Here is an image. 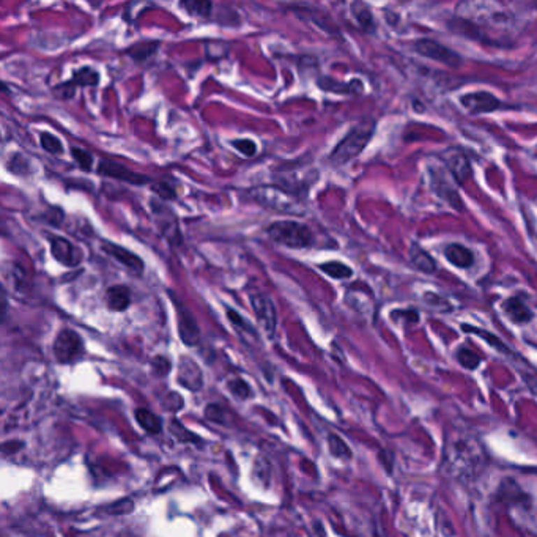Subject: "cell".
I'll use <instances>...</instances> for the list:
<instances>
[{
    "instance_id": "30bf717a",
    "label": "cell",
    "mask_w": 537,
    "mask_h": 537,
    "mask_svg": "<svg viewBox=\"0 0 537 537\" xmlns=\"http://www.w3.org/2000/svg\"><path fill=\"white\" fill-rule=\"evenodd\" d=\"M49 248H51V256L54 257V260L66 268L79 267L84 258L82 251L65 237H49Z\"/></svg>"
},
{
    "instance_id": "7402d4cb",
    "label": "cell",
    "mask_w": 537,
    "mask_h": 537,
    "mask_svg": "<svg viewBox=\"0 0 537 537\" xmlns=\"http://www.w3.org/2000/svg\"><path fill=\"white\" fill-rule=\"evenodd\" d=\"M318 87L325 90V91H332V94H361L362 91V84L360 81H353L350 84H344V82H337L331 78H322L318 79Z\"/></svg>"
},
{
    "instance_id": "7a4b0ae2",
    "label": "cell",
    "mask_w": 537,
    "mask_h": 537,
    "mask_svg": "<svg viewBox=\"0 0 537 537\" xmlns=\"http://www.w3.org/2000/svg\"><path fill=\"white\" fill-rule=\"evenodd\" d=\"M459 16L476 27L487 26L492 29H509L515 21L512 11L496 3H464L459 7Z\"/></svg>"
},
{
    "instance_id": "bcb514c9",
    "label": "cell",
    "mask_w": 537,
    "mask_h": 537,
    "mask_svg": "<svg viewBox=\"0 0 537 537\" xmlns=\"http://www.w3.org/2000/svg\"><path fill=\"white\" fill-rule=\"evenodd\" d=\"M396 316L410 320V322H413V323H416L418 320H419V316H418L416 311H397V312H392V317H396Z\"/></svg>"
},
{
    "instance_id": "e575fe53",
    "label": "cell",
    "mask_w": 537,
    "mask_h": 537,
    "mask_svg": "<svg viewBox=\"0 0 537 537\" xmlns=\"http://www.w3.org/2000/svg\"><path fill=\"white\" fill-rule=\"evenodd\" d=\"M457 360L459 362L468 370H474L479 367L480 364V356L478 353H474L470 348H460L457 351Z\"/></svg>"
},
{
    "instance_id": "9a60e30c",
    "label": "cell",
    "mask_w": 537,
    "mask_h": 537,
    "mask_svg": "<svg viewBox=\"0 0 537 537\" xmlns=\"http://www.w3.org/2000/svg\"><path fill=\"white\" fill-rule=\"evenodd\" d=\"M446 172L438 169V168H430V180H432V188H434L435 193L441 197V199L446 200L449 205H453L454 208L460 209L464 208V203H462V197L457 194V191L450 186V183L446 180Z\"/></svg>"
},
{
    "instance_id": "b9f144b4",
    "label": "cell",
    "mask_w": 537,
    "mask_h": 537,
    "mask_svg": "<svg viewBox=\"0 0 537 537\" xmlns=\"http://www.w3.org/2000/svg\"><path fill=\"white\" fill-rule=\"evenodd\" d=\"M152 367L156 375H168L170 372L172 364L165 356H155L152 360Z\"/></svg>"
},
{
    "instance_id": "ee69618b",
    "label": "cell",
    "mask_w": 537,
    "mask_h": 537,
    "mask_svg": "<svg viewBox=\"0 0 537 537\" xmlns=\"http://www.w3.org/2000/svg\"><path fill=\"white\" fill-rule=\"evenodd\" d=\"M205 416L209 419V421H214V422L224 421V413H222L221 406L218 405H208L205 410Z\"/></svg>"
},
{
    "instance_id": "2e32d148",
    "label": "cell",
    "mask_w": 537,
    "mask_h": 537,
    "mask_svg": "<svg viewBox=\"0 0 537 537\" xmlns=\"http://www.w3.org/2000/svg\"><path fill=\"white\" fill-rule=\"evenodd\" d=\"M496 499L499 503H504L508 506H529V495H527L514 479H504L499 484V489L496 493Z\"/></svg>"
},
{
    "instance_id": "7bdbcfd3",
    "label": "cell",
    "mask_w": 537,
    "mask_h": 537,
    "mask_svg": "<svg viewBox=\"0 0 537 537\" xmlns=\"http://www.w3.org/2000/svg\"><path fill=\"white\" fill-rule=\"evenodd\" d=\"M422 298H424V301L427 302L430 307H436V309H440V306H443L444 311L449 309L448 301L444 300V298H441L440 295H435V293H432V292H425L422 295Z\"/></svg>"
},
{
    "instance_id": "8fae6325",
    "label": "cell",
    "mask_w": 537,
    "mask_h": 537,
    "mask_svg": "<svg viewBox=\"0 0 537 537\" xmlns=\"http://www.w3.org/2000/svg\"><path fill=\"white\" fill-rule=\"evenodd\" d=\"M98 174L109 177V178H115V180L125 182L129 184H134V186H142V184H148L153 183L150 177H147L144 174H138V172L131 170L126 165L119 164L115 161H109V159H101L98 163Z\"/></svg>"
},
{
    "instance_id": "5bb4252c",
    "label": "cell",
    "mask_w": 537,
    "mask_h": 537,
    "mask_svg": "<svg viewBox=\"0 0 537 537\" xmlns=\"http://www.w3.org/2000/svg\"><path fill=\"white\" fill-rule=\"evenodd\" d=\"M462 106L471 114H485L496 110L501 106V101L496 96H493L489 91H473V94L464 95L460 98Z\"/></svg>"
},
{
    "instance_id": "f6af8a7d",
    "label": "cell",
    "mask_w": 537,
    "mask_h": 537,
    "mask_svg": "<svg viewBox=\"0 0 537 537\" xmlns=\"http://www.w3.org/2000/svg\"><path fill=\"white\" fill-rule=\"evenodd\" d=\"M24 446L22 441H7L2 444V454L3 455H10V454H16L17 450H21Z\"/></svg>"
},
{
    "instance_id": "3957f363",
    "label": "cell",
    "mask_w": 537,
    "mask_h": 537,
    "mask_svg": "<svg viewBox=\"0 0 537 537\" xmlns=\"http://www.w3.org/2000/svg\"><path fill=\"white\" fill-rule=\"evenodd\" d=\"M267 235L274 243L290 249H306L314 244V233L302 222L282 219L274 221L267 227Z\"/></svg>"
},
{
    "instance_id": "ffe728a7",
    "label": "cell",
    "mask_w": 537,
    "mask_h": 537,
    "mask_svg": "<svg viewBox=\"0 0 537 537\" xmlns=\"http://www.w3.org/2000/svg\"><path fill=\"white\" fill-rule=\"evenodd\" d=\"M444 256H446L448 260L457 268L466 270V268H471L474 265V254L462 244H455V243L449 244L446 251H444Z\"/></svg>"
},
{
    "instance_id": "1f68e13d",
    "label": "cell",
    "mask_w": 537,
    "mask_h": 537,
    "mask_svg": "<svg viewBox=\"0 0 537 537\" xmlns=\"http://www.w3.org/2000/svg\"><path fill=\"white\" fill-rule=\"evenodd\" d=\"M40 145L45 152L51 153V155H61L64 153V144L55 134H51L47 131L40 133Z\"/></svg>"
},
{
    "instance_id": "603a6c76",
    "label": "cell",
    "mask_w": 537,
    "mask_h": 537,
    "mask_svg": "<svg viewBox=\"0 0 537 537\" xmlns=\"http://www.w3.org/2000/svg\"><path fill=\"white\" fill-rule=\"evenodd\" d=\"M159 47V41H140V43H135V45L129 46L128 49H125V54L129 55L134 61H145L152 57V55H155L156 51Z\"/></svg>"
},
{
    "instance_id": "5b68a950",
    "label": "cell",
    "mask_w": 537,
    "mask_h": 537,
    "mask_svg": "<svg viewBox=\"0 0 537 537\" xmlns=\"http://www.w3.org/2000/svg\"><path fill=\"white\" fill-rule=\"evenodd\" d=\"M150 209L159 233H161L172 246H180L183 243V235L174 209L165 205L163 200L158 199L150 200Z\"/></svg>"
},
{
    "instance_id": "9c48e42d",
    "label": "cell",
    "mask_w": 537,
    "mask_h": 537,
    "mask_svg": "<svg viewBox=\"0 0 537 537\" xmlns=\"http://www.w3.org/2000/svg\"><path fill=\"white\" fill-rule=\"evenodd\" d=\"M415 51L419 55H422V57L440 61V64L453 66V68L460 66L462 64V57L457 52H454L453 49H449L446 46H443L441 43L429 40V38L418 40L415 43Z\"/></svg>"
},
{
    "instance_id": "4316f807",
    "label": "cell",
    "mask_w": 537,
    "mask_h": 537,
    "mask_svg": "<svg viewBox=\"0 0 537 537\" xmlns=\"http://www.w3.org/2000/svg\"><path fill=\"white\" fill-rule=\"evenodd\" d=\"M351 15H353L355 21L360 24V27L366 32H372L375 30V20L372 11L369 10L367 5H364L361 2H356L351 5Z\"/></svg>"
},
{
    "instance_id": "f35d334b",
    "label": "cell",
    "mask_w": 537,
    "mask_h": 537,
    "mask_svg": "<svg viewBox=\"0 0 537 537\" xmlns=\"http://www.w3.org/2000/svg\"><path fill=\"white\" fill-rule=\"evenodd\" d=\"M228 390H230V392L233 394V396L238 397V399H248L251 396L249 385L244 380H242V378L228 381Z\"/></svg>"
},
{
    "instance_id": "ba28073f",
    "label": "cell",
    "mask_w": 537,
    "mask_h": 537,
    "mask_svg": "<svg viewBox=\"0 0 537 537\" xmlns=\"http://www.w3.org/2000/svg\"><path fill=\"white\" fill-rule=\"evenodd\" d=\"M251 307L256 314L257 322L260 323L268 337H273L277 326V312L273 300L267 293H252Z\"/></svg>"
},
{
    "instance_id": "74e56055",
    "label": "cell",
    "mask_w": 537,
    "mask_h": 537,
    "mask_svg": "<svg viewBox=\"0 0 537 537\" xmlns=\"http://www.w3.org/2000/svg\"><path fill=\"white\" fill-rule=\"evenodd\" d=\"M134 509V503L129 498H123L120 501H115L112 504H109L104 508V512H108L110 515H123V514H129Z\"/></svg>"
},
{
    "instance_id": "f546056e",
    "label": "cell",
    "mask_w": 537,
    "mask_h": 537,
    "mask_svg": "<svg viewBox=\"0 0 537 537\" xmlns=\"http://www.w3.org/2000/svg\"><path fill=\"white\" fill-rule=\"evenodd\" d=\"M7 169L17 177H29L32 174V163L29 161V158H26L22 153H15L11 155V158L7 161Z\"/></svg>"
},
{
    "instance_id": "83f0119b",
    "label": "cell",
    "mask_w": 537,
    "mask_h": 537,
    "mask_svg": "<svg viewBox=\"0 0 537 537\" xmlns=\"http://www.w3.org/2000/svg\"><path fill=\"white\" fill-rule=\"evenodd\" d=\"M318 268L322 270L325 274H328L330 277H332V279H336V281L348 279V277L353 276V270H351L348 265H345L342 262H337V260L320 263Z\"/></svg>"
},
{
    "instance_id": "44dd1931",
    "label": "cell",
    "mask_w": 537,
    "mask_h": 537,
    "mask_svg": "<svg viewBox=\"0 0 537 537\" xmlns=\"http://www.w3.org/2000/svg\"><path fill=\"white\" fill-rule=\"evenodd\" d=\"M100 73L91 66H81L74 70L70 82L73 87H96L100 84Z\"/></svg>"
},
{
    "instance_id": "4dcf8cb0",
    "label": "cell",
    "mask_w": 537,
    "mask_h": 537,
    "mask_svg": "<svg viewBox=\"0 0 537 537\" xmlns=\"http://www.w3.org/2000/svg\"><path fill=\"white\" fill-rule=\"evenodd\" d=\"M226 316L228 318V322H230L233 326H235V330L238 332H248L249 336L252 337H257V332L254 330V326H252L248 320H246L242 314H238L237 311H233L232 307H226Z\"/></svg>"
},
{
    "instance_id": "836d02e7",
    "label": "cell",
    "mask_w": 537,
    "mask_h": 537,
    "mask_svg": "<svg viewBox=\"0 0 537 537\" xmlns=\"http://www.w3.org/2000/svg\"><path fill=\"white\" fill-rule=\"evenodd\" d=\"M71 156L82 170L87 172L94 168V155H91L90 152L82 150V148L79 147H71Z\"/></svg>"
},
{
    "instance_id": "d4e9b609",
    "label": "cell",
    "mask_w": 537,
    "mask_h": 537,
    "mask_svg": "<svg viewBox=\"0 0 537 537\" xmlns=\"http://www.w3.org/2000/svg\"><path fill=\"white\" fill-rule=\"evenodd\" d=\"M134 416L140 427L148 432V434H159V432L163 430V421L155 413L148 411L145 409H138L134 411Z\"/></svg>"
},
{
    "instance_id": "d6a6232c",
    "label": "cell",
    "mask_w": 537,
    "mask_h": 537,
    "mask_svg": "<svg viewBox=\"0 0 537 537\" xmlns=\"http://www.w3.org/2000/svg\"><path fill=\"white\" fill-rule=\"evenodd\" d=\"M328 448H330V453L334 457H337V459H344V460L351 459V450L341 436L331 434L328 436Z\"/></svg>"
},
{
    "instance_id": "277c9868",
    "label": "cell",
    "mask_w": 537,
    "mask_h": 537,
    "mask_svg": "<svg viewBox=\"0 0 537 537\" xmlns=\"http://www.w3.org/2000/svg\"><path fill=\"white\" fill-rule=\"evenodd\" d=\"M251 199L260 205L276 209L281 213H298L300 212V197L288 193L279 184H267L251 189Z\"/></svg>"
},
{
    "instance_id": "6da1fadb",
    "label": "cell",
    "mask_w": 537,
    "mask_h": 537,
    "mask_svg": "<svg viewBox=\"0 0 537 537\" xmlns=\"http://www.w3.org/2000/svg\"><path fill=\"white\" fill-rule=\"evenodd\" d=\"M375 133V122L374 120H362L358 123L350 131L344 135L342 140L332 148L330 153L328 161L332 165H344L350 163L351 159L360 156L364 148L372 139Z\"/></svg>"
},
{
    "instance_id": "e0dca14e",
    "label": "cell",
    "mask_w": 537,
    "mask_h": 537,
    "mask_svg": "<svg viewBox=\"0 0 537 537\" xmlns=\"http://www.w3.org/2000/svg\"><path fill=\"white\" fill-rule=\"evenodd\" d=\"M104 300H106V306L109 311L123 312L131 306V290L126 286H122V284L112 286L106 290Z\"/></svg>"
},
{
    "instance_id": "4fadbf2b",
    "label": "cell",
    "mask_w": 537,
    "mask_h": 537,
    "mask_svg": "<svg viewBox=\"0 0 537 537\" xmlns=\"http://www.w3.org/2000/svg\"><path fill=\"white\" fill-rule=\"evenodd\" d=\"M101 249H103V252H106L109 257H112L114 260L123 265V267H125L128 271H131L133 274L140 276L142 273H144V270H145L144 260H142L139 256H135L134 252L128 251L126 248H123V246L110 243V242H106V240H104V242H101Z\"/></svg>"
},
{
    "instance_id": "52a82bcc",
    "label": "cell",
    "mask_w": 537,
    "mask_h": 537,
    "mask_svg": "<svg viewBox=\"0 0 537 537\" xmlns=\"http://www.w3.org/2000/svg\"><path fill=\"white\" fill-rule=\"evenodd\" d=\"M170 296L177 311L178 336H180L182 342L184 345H188V347H196V345H199L200 342V330H199V325H197V320L186 304H183L180 300L175 298L172 292H170Z\"/></svg>"
},
{
    "instance_id": "8d00e7d4",
    "label": "cell",
    "mask_w": 537,
    "mask_h": 537,
    "mask_svg": "<svg viewBox=\"0 0 537 537\" xmlns=\"http://www.w3.org/2000/svg\"><path fill=\"white\" fill-rule=\"evenodd\" d=\"M230 145L235 148L237 152L242 153L246 158H252L257 155V144L251 139H235L230 140Z\"/></svg>"
},
{
    "instance_id": "8992f818",
    "label": "cell",
    "mask_w": 537,
    "mask_h": 537,
    "mask_svg": "<svg viewBox=\"0 0 537 537\" xmlns=\"http://www.w3.org/2000/svg\"><path fill=\"white\" fill-rule=\"evenodd\" d=\"M54 358L60 364H73L81 360L85 353L82 337L74 330L64 328L54 339L52 344Z\"/></svg>"
},
{
    "instance_id": "f1b7e54d",
    "label": "cell",
    "mask_w": 537,
    "mask_h": 537,
    "mask_svg": "<svg viewBox=\"0 0 537 537\" xmlns=\"http://www.w3.org/2000/svg\"><path fill=\"white\" fill-rule=\"evenodd\" d=\"M464 331L466 332H471V334H478L479 337H483L484 341L490 345V347H493L495 350H498L499 353H504V355H512V351L506 347V344L501 341V339L493 336L492 332L489 331H484V330H479L476 328V326H470V325H464Z\"/></svg>"
},
{
    "instance_id": "ab89813d",
    "label": "cell",
    "mask_w": 537,
    "mask_h": 537,
    "mask_svg": "<svg viewBox=\"0 0 537 537\" xmlns=\"http://www.w3.org/2000/svg\"><path fill=\"white\" fill-rule=\"evenodd\" d=\"M52 94L55 98H59V100L66 101V100H71L74 94H76V87H73L70 81H65V82L55 85V87L52 89Z\"/></svg>"
},
{
    "instance_id": "cb8c5ba5",
    "label": "cell",
    "mask_w": 537,
    "mask_h": 537,
    "mask_svg": "<svg viewBox=\"0 0 537 537\" xmlns=\"http://www.w3.org/2000/svg\"><path fill=\"white\" fill-rule=\"evenodd\" d=\"M178 7L184 10V13L189 16L199 17V20H207V17L212 16L213 3L203 2V0H183V2H178Z\"/></svg>"
},
{
    "instance_id": "d590c367",
    "label": "cell",
    "mask_w": 537,
    "mask_h": 537,
    "mask_svg": "<svg viewBox=\"0 0 537 537\" xmlns=\"http://www.w3.org/2000/svg\"><path fill=\"white\" fill-rule=\"evenodd\" d=\"M152 189H153V193L159 197V200H163V202H169V200L177 199V193H175L174 186H170L168 182H153Z\"/></svg>"
},
{
    "instance_id": "60d3db41",
    "label": "cell",
    "mask_w": 537,
    "mask_h": 537,
    "mask_svg": "<svg viewBox=\"0 0 537 537\" xmlns=\"http://www.w3.org/2000/svg\"><path fill=\"white\" fill-rule=\"evenodd\" d=\"M170 432L174 434L177 440H180V441H199V438L194 436V434H191V432L184 429L183 425L180 424V421H172Z\"/></svg>"
},
{
    "instance_id": "484cf974",
    "label": "cell",
    "mask_w": 537,
    "mask_h": 537,
    "mask_svg": "<svg viewBox=\"0 0 537 537\" xmlns=\"http://www.w3.org/2000/svg\"><path fill=\"white\" fill-rule=\"evenodd\" d=\"M410 258H411V263L415 265V267L422 271V273H434V271L436 270V262L432 258V256L429 254V252H425L424 249L418 248V246H413L411 251H410Z\"/></svg>"
},
{
    "instance_id": "7c38bea8",
    "label": "cell",
    "mask_w": 537,
    "mask_h": 537,
    "mask_svg": "<svg viewBox=\"0 0 537 537\" xmlns=\"http://www.w3.org/2000/svg\"><path fill=\"white\" fill-rule=\"evenodd\" d=\"M443 161L446 163L449 172L453 174L457 183L464 184L470 180L473 169H471L470 159H468L464 150H460V148H455V147L448 148V150L443 153Z\"/></svg>"
},
{
    "instance_id": "ac0fdd59",
    "label": "cell",
    "mask_w": 537,
    "mask_h": 537,
    "mask_svg": "<svg viewBox=\"0 0 537 537\" xmlns=\"http://www.w3.org/2000/svg\"><path fill=\"white\" fill-rule=\"evenodd\" d=\"M178 380H180L182 385L184 388H188V390L197 391L202 386L203 376L199 366H197L193 360H189V358H183L180 361V376H178Z\"/></svg>"
},
{
    "instance_id": "d6986e66",
    "label": "cell",
    "mask_w": 537,
    "mask_h": 537,
    "mask_svg": "<svg viewBox=\"0 0 537 537\" xmlns=\"http://www.w3.org/2000/svg\"><path fill=\"white\" fill-rule=\"evenodd\" d=\"M503 311L515 323H528L533 320V311L517 296H512L503 302Z\"/></svg>"
}]
</instances>
